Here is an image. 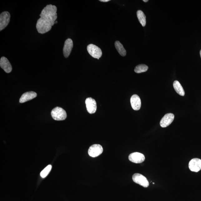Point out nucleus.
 Listing matches in <instances>:
<instances>
[{"mask_svg": "<svg viewBox=\"0 0 201 201\" xmlns=\"http://www.w3.org/2000/svg\"><path fill=\"white\" fill-rule=\"evenodd\" d=\"M57 7L52 5H47L42 9L36 24L38 33H46L51 29L57 18Z\"/></svg>", "mask_w": 201, "mask_h": 201, "instance_id": "f257e3e1", "label": "nucleus"}, {"mask_svg": "<svg viewBox=\"0 0 201 201\" xmlns=\"http://www.w3.org/2000/svg\"><path fill=\"white\" fill-rule=\"evenodd\" d=\"M51 115L54 120L57 121L65 120L67 117L66 112L62 108L58 107L52 110Z\"/></svg>", "mask_w": 201, "mask_h": 201, "instance_id": "f03ea898", "label": "nucleus"}, {"mask_svg": "<svg viewBox=\"0 0 201 201\" xmlns=\"http://www.w3.org/2000/svg\"><path fill=\"white\" fill-rule=\"evenodd\" d=\"M87 51L91 56L94 58H99L101 57L102 52L101 49L98 46L93 44H90L87 46Z\"/></svg>", "mask_w": 201, "mask_h": 201, "instance_id": "7ed1b4c3", "label": "nucleus"}, {"mask_svg": "<svg viewBox=\"0 0 201 201\" xmlns=\"http://www.w3.org/2000/svg\"><path fill=\"white\" fill-rule=\"evenodd\" d=\"M132 179L135 183L138 184L144 187H148L149 185V183L146 178L140 174H135L133 175Z\"/></svg>", "mask_w": 201, "mask_h": 201, "instance_id": "20e7f679", "label": "nucleus"}, {"mask_svg": "<svg viewBox=\"0 0 201 201\" xmlns=\"http://www.w3.org/2000/svg\"><path fill=\"white\" fill-rule=\"evenodd\" d=\"M103 151V149L100 145L94 144L91 146L88 150V153L91 157L95 158L100 155Z\"/></svg>", "mask_w": 201, "mask_h": 201, "instance_id": "39448f33", "label": "nucleus"}, {"mask_svg": "<svg viewBox=\"0 0 201 201\" xmlns=\"http://www.w3.org/2000/svg\"><path fill=\"white\" fill-rule=\"evenodd\" d=\"M11 15L7 11L3 12L0 15V30L2 31L6 27L10 22Z\"/></svg>", "mask_w": 201, "mask_h": 201, "instance_id": "423d86ee", "label": "nucleus"}, {"mask_svg": "<svg viewBox=\"0 0 201 201\" xmlns=\"http://www.w3.org/2000/svg\"><path fill=\"white\" fill-rule=\"evenodd\" d=\"M86 104V109L89 113L91 114L96 113L97 105L95 100L91 97L87 98Z\"/></svg>", "mask_w": 201, "mask_h": 201, "instance_id": "0eeeda50", "label": "nucleus"}, {"mask_svg": "<svg viewBox=\"0 0 201 201\" xmlns=\"http://www.w3.org/2000/svg\"><path fill=\"white\" fill-rule=\"evenodd\" d=\"M189 167L191 171L198 172L201 169V160L195 158L189 162Z\"/></svg>", "mask_w": 201, "mask_h": 201, "instance_id": "6e6552de", "label": "nucleus"}, {"mask_svg": "<svg viewBox=\"0 0 201 201\" xmlns=\"http://www.w3.org/2000/svg\"><path fill=\"white\" fill-rule=\"evenodd\" d=\"M129 159L133 163L140 164L145 161V157L144 154L140 153L134 152L129 155Z\"/></svg>", "mask_w": 201, "mask_h": 201, "instance_id": "1a4fd4ad", "label": "nucleus"}, {"mask_svg": "<svg viewBox=\"0 0 201 201\" xmlns=\"http://www.w3.org/2000/svg\"><path fill=\"white\" fill-rule=\"evenodd\" d=\"M174 118V115L173 114L168 113L166 114L162 118L161 121H160V125L163 128H165V127L169 126L173 122Z\"/></svg>", "mask_w": 201, "mask_h": 201, "instance_id": "9d476101", "label": "nucleus"}, {"mask_svg": "<svg viewBox=\"0 0 201 201\" xmlns=\"http://www.w3.org/2000/svg\"><path fill=\"white\" fill-rule=\"evenodd\" d=\"M73 47V42L70 38H68L65 41L63 49L64 56L65 58H67L70 55L71 50Z\"/></svg>", "mask_w": 201, "mask_h": 201, "instance_id": "9b49d317", "label": "nucleus"}, {"mask_svg": "<svg viewBox=\"0 0 201 201\" xmlns=\"http://www.w3.org/2000/svg\"><path fill=\"white\" fill-rule=\"evenodd\" d=\"M0 66L2 69L7 73H9L12 71V67L8 59L5 57L1 58Z\"/></svg>", "mask_w": 201, "mask_h": 201, "instance_id": "f8f14e48", "label": "nucleus"}, {"mask_svg": "<svg viewBox=\"0 0 201 201\" xmlns=\"http://www.w3.org/2000/svg\"><path fill=\"white\" fill-rule=\"evenodd\" d=\"M130 102L132 109L135 110H140L141 105L140 99L137 95H134L131 96Z\"/></svg>", "mask_w": 201, "mask_h": 201, "instance_id": "ddd939ff", "label": "nucleus"}, {"mask_svg": "<svg viewBox=\"0 0 201 201\" xmlns=\"http://www.w3.org/2000/svg\"><path fill=\"white\" fill-rule=\"evenodd\" d=\"M37 96V94L35 92L33 91L28 92L23 94L20 99V102L21 103H24L29 100H32L36 98Z\"/></svg>", "mask_w": 201, "mask_h": 201, "instance_id": "4468645a", "label": "nucleus"}, {"mask_svg": "<svg viewBox=\"0 0 201 201\" xmlns=\"http://www.w3.org/2000/svg\"><path fill=\"white\" fill-rule=\"evenodd\" d=\"M173 86L175 91L178 94L181 96H184L185 95L184 91V90L182 86L178 81H175L173 83Z\"/></svg>", "mask_w": 201, "mask_h": 201, "instance_id": "2eb2a0df", "label": "nucleus"}, {"mask_svg": "<svg viewBox=\"0 0 201 201\" xmlns=\"http://www.w3.org/2000/svg\"><path fill=\"white\" fill-rule=\"evenodd\" d=\"M115 46L117 51H118L120 55L122 56H125L126 55V51L124 47L120 42L119 41L115 42Z\"/></svg>", "mask_w": 201, "mask_h": 201, "instance_id": "dca6fc26", "label": "nucleus"}, {"mask_svg": "<svg viewBox=\"0 0 201 201\" xmlns=\"http://www.w3.org/2000/svg\"><path fill=\"white\" fill-rule=\"evenodd\" d=\"M137 17L140 23L143 27H145L146 24V17L142 11L138 10L137 12Z\"/></svg>", "mask_w": 201, "mask_h": 201, "instance_id": "f3484780", "label": "nucleus"}, {"mask_svg": "<svg viewBox=\"0 0 201 201\" xmlns=\"http://www.w3.org/2000/svg\"><path fill=\"white\" fill-rule=\"evenodd\" d=\"M148 69V67L147 66L144 64H141L135 67V71L136 73H141L145 72L147 71Z\"/></svg>", "mask_w": 201, "mask_h": 201, "instance_id": "a211bd4d", "label": "nucleus"}, {"mask_svg": "<svg viewBox=\"0 0 201 201\" xmlns=\"http://www.w3.org/2000/svg\"><path fill=\"white\" fill-rule=\"evenodd\" d=\"M51 169L52 166L51 165L47 166L41 172L40 174L41 177L42 178H44L47 177V175L49 174L50 171H51Z\"/></svg>", "mask_w": 201, "mask_h": 201, "instance_id": "6ab92c4d", "label": "nucleus"}, {"mask_svg": "<svg viewBox=\"0 0 201 201\" xmlns=\"http://www.w3.org/2000/svg\"><path fill=\"white\" fill-rule=\"evenodd\" d=\"M100 2H108L110 1V0H100Z\"/></svg>", "mask_w": 201, "mask_h": 201, "instance_id": "aec40b11", "label": "nucleus"}, {"mask_svg": "<svg viewBox=\"0 0 201 201\" xmlns=\"http://www.w3.org/2000/svg\"><path fill=\"white\" fill-rule=\"evenodd\" d=\"M143 1L144 2H148V0H144Z\"/></svg>", "mask_w": 201, "mask_h": 201, "instance_id": "412c9836", "label": "nucleus"}, {"mask_svg": "<svg viewBox=\"0 0 201 201\" xmlns=\"http://www.w3.org/2000/svg\"><path fill=\"white\" fill-rule=\"evenodd\" d=\"M57 21H56L55 22V24H57Z\"/></svg>", "mask_w": 201, "mask_h": 201, "instance_id": "4be33fe9", "label": "nucleus"}, {"mask_svg": "<svg viewBox=\"0 0 201 201\" xmlns=\"http://www.w3.org/2000/svg\"><path fill=\"white\" fill-rule=\"evenodd\" d=\"M200 57H201V50L200 51Z\"/></svg>", "mask_w": 201, "mask_h": 201, "instance_id": "5701e85b", "label": "nucleus"}]
</instances>
